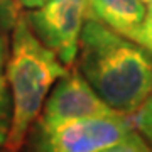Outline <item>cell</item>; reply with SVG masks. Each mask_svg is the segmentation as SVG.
<instances>
[{"label": "cell", "mask_w": 152, "mask_h": 152, "mask_svg": "<svg viewBox=\"0 0 152 152\" xmlns=\"http://www.w3.org/2000/svg\"><path fill=\"white\" fill-rule=\"evenodd\" d=\"M78 69L118 113L134 117L152 88V53L88 17L80 36Z\"/></svg>", "instance_id": "cell-1"}, {"label": "cell", "mask_w": 152, "mask_h": 152, "mask_svg": "<svg viewBox=\"0 0 152 152\" xmlns=\"http://www.w3.org/2000/svg\"><path fill=\"white\" fill-rule=\"evenodd\" d=\"M5 71L10 88L12 117L2 152H20L31 127L42 112L49 90L68 73V68L36 36L27 14H22L14 24Z\"/></svg>", "instance_id": "cell-2"}, {"label": "cell", "mask_w": 152, "mask_h": 152, "mask_svg": "<svg viewBox=\"0 0 152 152\" xmlns=\"http://www.w3.org/2000/svg\"><path fill=\"white\" fill-rule=\"evenodd\" d=\"M34 32L66 68H71L80 51L85 20L88 19V0H48L27 14Z\"/></svg>", "instance_id": "cell-4"}, {"label": "cell", "mask_w": 152, "mask_h": 152, "mask_svg": "<svg viewBox=\"0 0 152 152\" xmlns=\"http://www.w3.org/2000/svg\"><path fill=\"white\" fill-rule=\"evenodd\" d=\"M102 152H152V147L147 145L144 137L132 130L124 140L117 142L113 145L103 149Z\"/></svg>", "instance_id": "cell-8"}, {"label": "cell", "mask_w": 152, "mask_h": 152, "mask_svg": "<svg viewBox=\"0 0 152 152\" xmlns=\"http://www.w3.org/2000/svg\"><path fill=\"white\" fill-rule=\"evenodd\" d=\"M130 39L152 53V14L147 12V17L144 19V22L140 24V27L137 29L135 34Z\"/></svg>", "instance_id": "cell-10"}, {"label": "cell", "mask_w": 152, "mask_h": 152, "mask_svg": "<svg viewBox=\"0 0 152 152\" xmlns=\"http://www.w3.org/2000/svg\"><path fill=\"white\" fill-rule=\"evenodd\" d=\"M103 98L100 96L80 69H68L59 81L54 83L39 115L37 127L49 129L68 120L90 118V117H108L117 115Z\"/></svg>", "instance_id": "cell-5"}, {"label": "cell", "mask_w": 152, "mask_h": 152, "mask_svg": "<svg viewBox=\"0 0 152 152\" xmlns=\"http://www.w3.org/2000/svg\"><path fill=\"white\" fill-rule=\"evenodd\" d=\"M142 2H145V4H149V2H151V0H142Z\"/></svg>", "instance_id": "cell-13"}, {"label": "cell", "mask_w": 152, "mask_h": 152, "mask_svg": "<svg viewBox=\"0 0 152 152\" xmlns=\"http://www.w3.org/2000/svg\"><path fill=\"white\" fill-rule=\"evenodd\" d=\"M134 124H135L137 130L144 137H147V140L152 139V88L140 110L134 115Z\"/></svg>", "instance_id": "cell-9"}, {"label": "cell", "mask_w": 152, "mask_h": 152, "mask_svg": "<svg viewBox=\"0 0 152 152\" xmlns=\"http://www.w3.org/2000/svg\"><path fill=\"white\" fill-rule=\"evenodd\" d=\"M88 17L130 39L147 17V7L142 0H88Z\"/></svg>", "instance_id": "cell-6"}, {"label": "cell", "mask_w": 152, "mask_h": 152, "mask_svg": "<svg viewBox=\"0 0 152 152\" xmlns=\"http://www.w3.org/2000/svg\"><path fill=\"white\" fill-rule=\"evenodd\" d=\"M15 2V5L19 7V10L20 9H39V7H42L48 0H14Z\"/></svg>", "instance_id": "cell-11"}, {"label": "cell", "mask_w": 152, "mask_h": 152, "mask_svg": "<svg viewBox=\"0 0 152 152\" xmlns=\"http://www.w3.org/2000/svg\"><path fill=\"white\" fill-rule=\"evenodd\" d=\"M132 130L129 117L122 113L68 120L49 129L37 127V152H102Z\"/></svg>", "instance_id": "cell-3"}, {"label": "cell", "mask_w": 152, "mask_h": 152, "mask_svg": "<svg viewBox=\"0 0 152 152\" xmlns=\"http://www.w3.org/2000/svg\"><path fill=\"white\" fill-rule=\"evenodd\" d=\"M147 12H149V14H152V0L149 2V9H147Z\"/></svg>", "instance_id": "cell-12"}, {"label": "cell", "mask_w": 152, "mask_h": 152, "mask_svg": "<svg viewBox=\"0 0 152 152\" xmlns=\"http://www.w3.org/2000/svg\"><path fill=\"white\" fill-rule=\"evenodd\" d=\"M149 142H151V147H152V139H149Z\"/></svg>", "instance_id": "cell-14"}, {"label": "cell", "mask_w": 152, "mask_h": 152, "mask_svg": "<svg viewBox=\"0 0 152 152\" xmlns=\"http://www.w3.org/2000/svg\"><path fill=\"white\" fill-rule=\"evenodd\" d=\"M5 56H4V41L0 39V152L7 140V134L10 129L12 117V100L7 93V71L4 69Z\"/></svg>", "instance_id": "cell-7"}]
</instances>
